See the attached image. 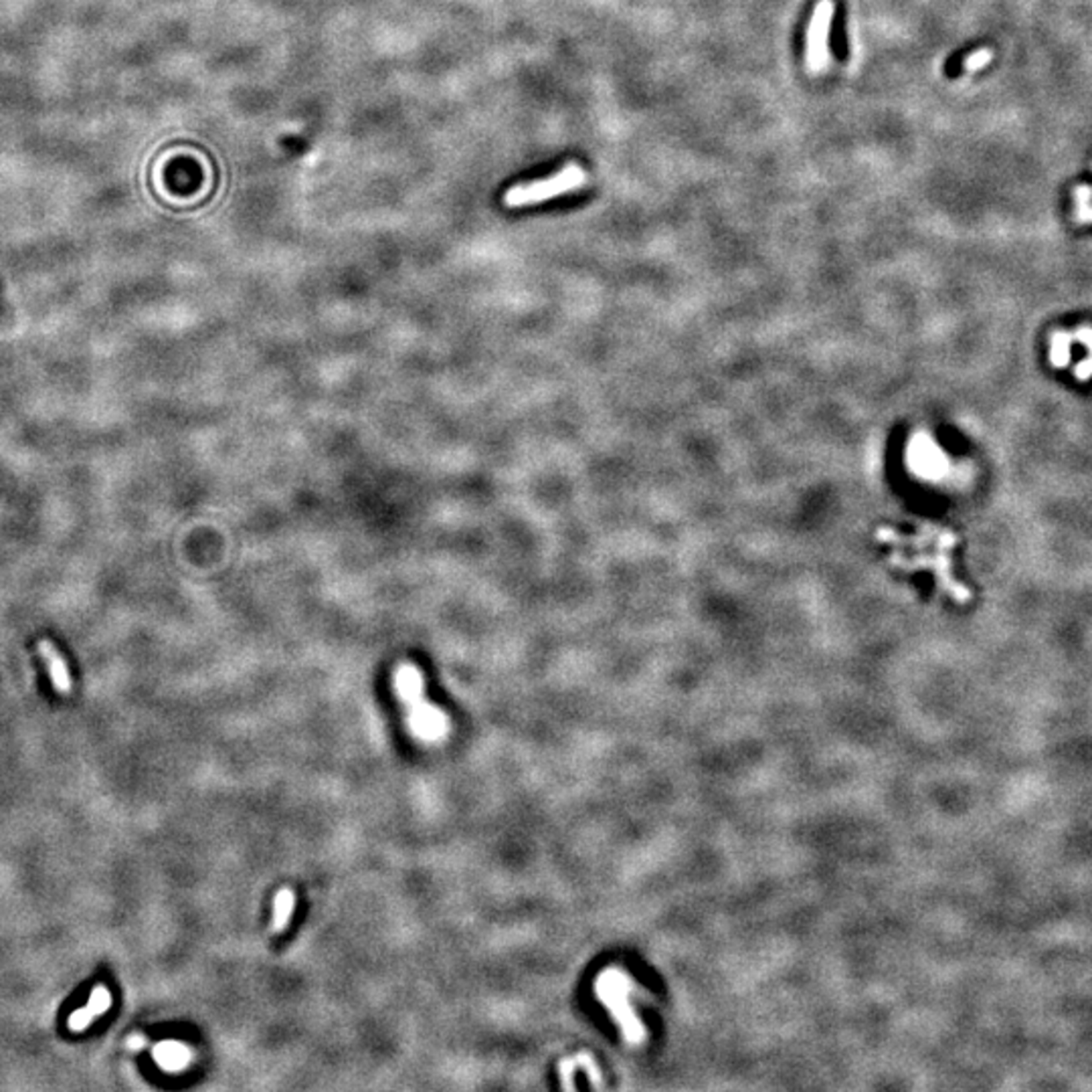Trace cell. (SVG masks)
Returning a JSON list of instances; mask_svg holds the SVG:
<instances>
[{
  "instance_id": "cell-1",
  "label": "cell",
  "mask_w": 1092,
  "mask_h": 1092,
  "mask_svg": "<svg viewBox=\"0 0 1092 1092\" xmlns=\"http://www.w3.org/2000/svg\"><path fill=\"white\" fill-rule=\"evenodd\" d=\"M394 690L407 706V722L411 733L425 742H439L447 734V716L425 698V682L419 668L401 664L394 672Z\"/></svg>"
},
{
  "instance_id": "cell-2",
  "label": "cell",
  "mask_w": 1092,
  "mask_h": 1092,
  "mask_svg": "<svg viewBox=\"0 0 1092 1092\" xmlns=\"http://www.w3.org/2000/svg\"><path fill=\"white\" fill-rule=\"evenodd\" d=\"M595 991H597L599 1000L605 1003V1008L611 1011L613 1020L619 1023L626 1040L632 1044L643 1042L646 1030H643L640 1017L635 1016L632 1006V997L635 994V983L632 977L623 973L621 969H607L597 977Z\"/></svg>"
},
{
  "instance_id": "cell-3",
  "label": "cell",
  "mask_w": 1092,
  "mask_h": 1092,
  "mask_svg": "<svg viewBox=\"0 0 1092 1092\" xmlns=\"http://www.w3.org/2000/svg\"><path fill=\"white\" fill-rule=\"evenodd\" d=\"M587 180L589 177H587V172L582 170V166H579L577 163H571V164L562 166V169L557 174H553L551 178H542V180H534V183L512 186V189L504 194V203L506 206H510V209L536 205V203H542V200L560 197V194L579 191L587 184Z\"/></svg>"
},
{
  "instance_id": "cell-4",
  "label": "cell",
  "mask_w": 1092,
  "mask_h": 1092,
  "mask_svg": "<svg viewBox=\"0 0 1092 1092\" xmlns=\"http://www.w3.org/2000/svg\"><path fill=\"white\" fill-rule=\"evenodd\" d=\"M835 4L834 0H820L815 4L812 21L807 26L806 41V63L812 73L826 71L832 63L829 53V31H832Z\"/></svg>"
},
{
  "instance_id": "cell-5",
  "label": "cell",
  "mask_w": 1092,
  "mask_h": 1092,
  "mask_svg": "<svg viewBox=\"0 0 1092 1092\" xmlns=\"http://www.w3.org/2000/svg\"><path fill=\"white\" fill-rule=\"evenodd\" d=\"M37 647H39V654H41V658L45 662L47 669H49L53 686H55V690H57L59 694H69L71 692V676H69V669H67L63 655L59 654V649L53 646L51 640H41V641H39Z\"/></svg>"
},
{
  "instance_id": "cell-6",
  "label": "cell",
  "mask_w": 1092,
  "mask_h": 1092,
  "mask_svg": "<svg viewBox=\"0 0 1092 1092\" xmlns=\"http://www.w3.org/2000/svg\"><path fill=\"white\" fill-rule=\"evenodd\" d=\"M110 1003H112L110 991H107L104 986L96 987V989H93V994H91V1000H90V1003H87V1006H85L83 1009H79L77 1014H73V1016H71V1020H69V1028H71L73 1031L85 1030V1028H87V1023H91L93 1020H96L98 1016H102L104 1011H105L107 1008H110Z\"/></svg>"
},
{
  "instance_id": "cell-7",
  "label": "cell",
  "mask_w": 1092,
  "mask_h": 1092,
  "mask_svg": "<svg viewBox=\"0 0 1092 1092\" xmlns=\"http://www.w3.org/2000/svg\"><path fill=\"white\" fill-rule=\"evenodd\" d=\"M913 458L915 461H919L921 472L929 474V475H941L949 466L943 452L929 439H922V444L915 445Z\"/></svg>"
},
{
  "instance_id": "cell-8",
  "label": "cell",
  "mask_w": 1092,
  "mask_h": 1092,
  "mask_svg": "<svg viewBox=\"0 0 1092 1092\" xmlns=\"http://www.w3.org/2000/svg\"><path fill=\"white\" fill-rule=\"evenodd\" d=\"M293 910H296V894L290 888H281L273 899V915H271V933L281 935L292 921Z\"/></svg>"
},
{
  "instance_id": "cell-9",
  "label": "cell",
  "mask_w": 1092,
  "mask_h": 1092,
  "mask_svg": "<svg viewBox=\"0 0 1092 1092\" xmlns=\"http://www.w3.org/2000/svg\"><path fill=\"white\" fill-rule=\"evenodd\" d=\"M575 1070H587L589 1076H593L591 1082L595 1084V1087H599L601 1084V1072L597 1067H595L593 1058L587 1054H579V1056L567 1058V1060L560 1062V1076H562V1087L565 1088H575V1082H573Z\"/></svg>"
},
{
  "instance_id": "cell-10",
  "label": "cell",
  "mask_w": 1092,
  "mask_h": 1092,
  "mask_svg": "<svg viewBox=\"0 0 1092 1092\" xmlns=\"http://www.w3.org/2000/svg\"><path fill=\"white\" fill-rule=\"evenodd\" d=\"M156 1058L164 1068L180 1070L191 1062V1050L186 1048L184 1044L166 1042V1044H160V1046L156 1048Z\"/></svg>"
},
{
  "instance_id": "cell-11",
  "label": "cell",
  "mask_w": 1092,
  "mask_h": 1092,
  "mask_svg": "<svg viewBox=\"0 0 1092 1092\" xmlns=\"http://www.w3.org/2000/svg\"><path fill=\"white\" fill-rule=\"evenodd\" d=\"M1074 336L1068 332L1058 330L1050 338V363L1056 368H1067L1070 365V344Z\"/></svg>"
},
{
  "instance_id": "cell-12",
  "label": "cell",
  "mask_w": 1092,
  "mask_h": 1092,
  "mask_svg": "<svg viewBox=\"0 0 1092 1092\" xmlns=\"http://www.w3.org/2000/svg\"><path fill=\"white\" fill-rule=\"evenodd\" d=\"M1074 340H1078V343H1082L1084 346H1087V351L1090 352V357L1087 360H1081V363H1078V366L1074 368L1076 379L1082 380V383H1087V380L1092 377V328L1090 326H1081V328H1078L1076 334H1074Z\"/></svg>"
},
{
  "instance_id": "cell-13",
  "label": "cell",
  "mask_w": 1092,
  "mask_h": 1092,
  "mask_svg": "<svg viewBox=\"0 0 1092 1092\" xmlns=\"http://www.w3.org/2000/svg\"><path fill=\"white\" fill-rule=\"evenodd\" d=\"M1076 203V221L1078 223H1092V189L1090 186H1076L1074 191Z\"/></svg>"
},
{
  "instance_id": "cell-14",
  "label": "cell",
  "mask_w": 1092,
  "mask_h": 1092,
  "mask_svg": "<svg viewBox=\"0 0 1092 1092\" xmlns=\"http://www.w3.org/2000/svg\"><path fill=\"white\" fill-rule=\"evenodd\" d=\"M991 59H994V51H991V49H980V51L971 53L969 57H965L963 69L969 71V73L980 71L981 67H986V65L991 63Z\"/></svg>"
},
{
  "instance_id": "cell-15",
  "label": "cell",
  "mask_w": 1092,
  "mask_h": 1092,
  "mask_svg": "<svg viewBox=\"0 0 1092 1092\" xmlns=\"http://www.w3.org/2000/svg\"><path fill=\"white\" fill-rule=\"evenodd\" d=\"M144 1044H146V1038H138V1036H136V1038H130V1040H128V1046H130V1048H134V1050H136V1048H142Z\"/></svg>"
}]
</instances>
